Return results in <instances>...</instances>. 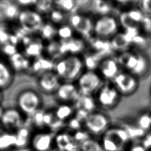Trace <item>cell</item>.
Instances as JSON below:
<instances>
[{
  "label": "cell",
  "instance_id": "obj_1",
  "mask_svg": "<svg viewBox=\"0 0 151 151\" xmlns=\"http://www.w3.org/2000/svg\"><path fill=\"white\" fill-rule=\"evenodd\" d=\"M16 107L25 116H32L37 111L42 109L43 99L41 93L31 87L20 88L15 96Z\"/></svg>",
  "mask_w": 151,
  "mask_h": 151
},
{
  "label": "cell",
  "instance_id": "obj_2",
  "mask_svg": "<svg viewBox=\"0 0 151 151\" xmlns=\"http://www.w3.org/2000/svg\"><path fill=\"white\" fill-rule=\"evenodd\" d=\"M83 65L84 63L78 56L67 54L55 61L53 71L60 80L71 82L81 74Z\"/></svg>",
  "mask_w": 151,
  "mask_h": 151
},
{
  "label": "cell",
  "instance_id": "obj_3",
  "mask_svg": "<svg viewBox=\"0 0 151 151\" xmlns=\"http://www.w3.org/2000/svg\"><path fill=\"white\" fill-rule=\"evenodd\" d=\"M130 139L123 127H110L101 136L100 143L104 151H127Z\"/></svg>",
  "mask_w": 151,
  "mask_h": 151
},
{
  "label": "cell",
  "instance_id": "obj_4",
  "mask_svg": "<svg viewBox=\"0 0 151 151\" xmlns=\"http://www.w3.org/2000/svg\"><path fill=\"white\" fill-rule=\"evenodd\" d=\"M117 61L120 65L136 77L144 74L148 67L146 58L138 52L129 50L122 52L118 55Z\"/></svg>",
  "mask_w": 151,
  "mask_h": 151
},
{
  "label": "cell",
  "instance_id": "obj_5",
  "mask_svg": "<svg viewBox=\"0 0 151 151\" xmlns=\"http://www.w3.org/2000/svg\"><path fill=\"white\" fill-rule=\"evenodd\" d=\"M18 26L28 34L34 35L38 32L46 21L45 17L34 8L21 9L17 19Z\"/></svg>",
  "mask_w": 151,
  "mask_h": 151
},
{
  "label": "cell",
  "instance_id": "obj_6",
  "mask_svg": "<svg viewBox=\"0 0 151 151\" xmlns=\"http://www.w3.org/2000/svg\"><path fill=\"white\" fill-rule=\"evenodd\" d=\"M118 22L109 15L100 16L94 22L93 32L97 37L106 39L112 38L117 33Z\"/></svg>",
  "mask_w": 151,
  "mask_h": 151
},
{
  "label": "cell",
  "instance_id": "obj_7",
  "mask_svg": "<svg viewBox=\"0 0 151 151\" xmlns=\"http://www.w3.org/2000/svg\"><path fill=\"white\" fill-rule=\"evenodd\" d=\"M100 76L94 71L87 70L82 73L77 78V87L80 94L91 95L101 87Z\"/></svg>",
  "mask_w": 151,
  "mask_h": 151
},
{
  "label": "cell",
  "instance_id": "obj_8",
  "mask_svg": "<svg viewBox=\"0 0 151 151\" xmlns=\"http://www.w3.org/2000/svg\"><path fill=\"white\" fill-rule=\"evenodd\" d=\"M112 83L120 94L129 95L138 87L137 77L128 72H120L112 80Z\"/></svg>",
  "mask_w": 151,
  "mask_h": 151
},
{
  "label": "cell",
  "instance_id": "obj_9",
  "mask_svg": "<svg viewBox=\"0 0 151 151\" xmlns=\"http://www.w3.org/2000/svg\"><path fill=\"white\" fill-rule=\"evenodd\" d=\"M25 116L16 107H9L5 109L0 124L5 129L15 132L23 126Z\"/></svg>",
  "mask_w": 151,
  "mask_h": 151
},
{
  "label": "cell",
  "instance_id": "obj_10",
  "mask_svg": "<svg viewBox=\"0 0 151 151\" xmlns=\"http://www.w3.org/2000/svg\"><path fill=\"white\" fill-rule=\"evenodd\" d=\"M60 79L54 71L43 73L37 76L38 90L45 94H54L61 84Z\"/></svg>",
  "mask_w": 151,
  "mask_h": 151
},
{
  "label": "cell",
  "instance_id": "obj_11",
  "mask_svg": "<svg viewBox=\"0 0 151 151\" xmlns=\"http://www.w3.org/2000/svg\"><path fill=\"white\" fill-rule=\"evenodd\" d=\"M109 119L101 113L92 112L89 114L84 124L88 133L103 134L109 129Z\"/></svg>",
  "mask_w": 151,
  "mask_h": 151
},
{
  "label": "cell",
  "instance_id": "obj_12",
  "mask_svg": "<svg viewBox=\"0 0 151 151\" xmlns=\"http://www.w3.org/2000/svg\"><path fill=\"white\" fill-rule=\"evenodd\" d=\"M68 21L74 31L86 38H90L93 32L94 25L90 18L85 15L73 13L69 17Z\"/></svg>",
  "mask_w": 151,
  "mask_h": 151
},
{
  "label": "cell",
  "instance_id": "obj_13",
  "mask_svg": "<svg viewBox=\"0 0 151 151\" xmlns=\"http://www.w3.org/2000/svg\"><path fill=\"white\" fill-rule=\"evenodd\" d=\"M120 93L112 84L101 86L97 91V101L102 107L110 108L117 102Z\"/></svg>",
  "mask_w": 151,
  "mask_h": 151
},
{
  "label": "cell",
  "instance_id": "obj_14",
  "mask_svg": "<svg viewBox=\"0 0 151 151\" xmlns=\"http://www.w3.org/2000/svg\"><path fill=\"white\" fill-rule=\"evenodd\" d=\"M54 137L47 132H38L31 136L30 145L32 151H51Z\"/></svg>",
  "mask_w": 151,
  "mask_h": 151
},
{
  "label": "cell",
  "instance_id": "obj_15",
  "mask_svg": "<svg viewBox=\"0 0 151 151\" xmlns=\"http://www.w3.org/2000/svg\"><path fill=\"white\" fill-rule=\"evenodd\" d=\"M56 99L64 103L67 102H74L80 95V92L77 86L71 82L61 83L55 93Z\"/></svg>",
  "mask_w": 151,
  "mask_h": 151
},
{
  "label": "cell",
  "instance_id": "obj_16",
  "mask_svg": "<svg viewBox=\"0 0 151 151\" xmlns=\"http://www.w3.org/2000/svg\"><path fill=\"white\" fill-rule=\"evenodd\" d=\"M54 142L57 149L60 151H79V144L73 135L68 132L58 133L54 137Z\"/></svg>",
  "mask_w": 151,
  "mask_h": 151
},
{
  "label": "cell",
  "instance_id": "obj_17",
  "mask_svg": "<svg viewBox=\"0 0 151 151\" xmlns=\"http://www.w3.org/2000/svg\"><path fill=\"white\" fill-rule=\"evenodd\" d=\"M119 64L117 60L111 57H105L100 62L99 65L98 70L101 76L107 80H111L120 73Z\"/></svg>",
  "mask_w": 151,
  "mask_h": 151
},
{
  "label": "cell",
  "instance_id": "obj_18",
  "mask_svg": "<svg viewBox=\"0 0 151 151\" xmlns=\"http://www.w3.org/2000/svg\"><path fill=\"white\" fill-rule=\"evenodd\" d=\"M15 73L8 60L0 58V90L3 91L11 86Z\"/></svg>",
  "mask_w": 151,
  "mask_h": 151
},
{
  "label": "cell",
  "instance_id": "obj_19",
  "mask_svg": "<svg viewBox=\"0 0 151 151\" xmlns=\"http://www.w3.org/2000/svg\"><path fill=\"white\" fill-rule=\"evenodd\" d=\"M55 61L51 58L42 55L37 58L33 59L31 61L29 73L32 74L38 75L50 71H53Z\"/></svg>",
  "mask_w": 151,
  "mask_h": 151
},
{
  "label": "cell",
  "instance_id": "obj_20",
  "mask_svg": "<svg viewBox=\"0 0 151 151\" xmlns=\"http://www.w3.org/2000/svg\"><path fill=\"white\" fill-rule=\"evenodd\" d=\"M8 61L15 73L29 71L31 61L22 52L18 51L16 54L8 58Z\"/></svg>",
  "mask_w": 151,
  "mask_h": 151
},
{
  "label": "cell",
  "instance_id": "obj_21",
  "mask_svg": "<svg viewBox=\"0 0 151 151\" xmlns=\"http://www.w3.org/2000/svg\"><path fill=\"white\" fill-rule=\"evenodd\" d=\"M38 37L34 38L33 40L26 47H24L23 54L28 58H37L43 55L45 44Z\"/></svg>",
  "mask_w": 151,
  "mask_h": 151
},
{
  "label": "cell",
  "instance_id": "obj_22",
  "mask_svg": "<svg viewBox=\"0 0 151 151\" xmlns=\"http://www.w3.org/2000/svg\"><path fill=\"white\" fill-rule=\"evenodd\" d=\"M21 9L15 1H0V11L5 20H17Z\"/></svg>",
  "mask_w": 151,
  "mask_h": 151
},
{
  "label": "cell",
  "instance_id": "obj_23",
  "mask_svg": "<svg viewBox=\"0 0 151 151\" xmlns=\"http://www.w3.org/2000/svg\"><path fill=\"white\" fill-rule=\"evenodd\" d=\"M45 56L54 60V61L64 56L61 47V42L59 40L54 39L51 41L46 42L44 47Z\"/></svg>",
  "mask_w": 151,
  "mask_h": 151
},
{
  "label": "cell",
  "instance_id": "obj_24",
  "mask_svg": "<svg viewBox=\"0 0 151 151\" xmlns=\"http://www.w3.org/2000/svg\"><path fill=\"white\" fill-rule=\"evenodd\" d=\"M110 42L112 50L122 52L127 50V48L132 44V40L125 32H117L111 38Z\"/></svg>",
  "mask_w": 151,
  "mask_h": 151
},
{
  "label": "cell",
  "instance_id": "obj_25",
  "mask_svg": "<svg viewBox=\"0 0 151 151\" xmlns=\"http://www.w3.org/2000/svg\"><path fill=\"white\" fill-rule=\"evenodd\" d=\"M15 132L5 129L0 124V151H7L15 147Z\"/></svg>",
  "mask_w": 151,
  "mask_h": 151
},
{
  "label": "cell",
  "instance_id": "obj_26",
  "mask_svg": "<svg viewBox=\"0 0 151 151\" xmlns=\"http://www.w3.org/2000/svg\"><path fill=\"white\" fill-rule=\"evenodd\" d=\"M90 44L92 48L94 50V52L101 55L104 58L112 50L110 40L95 37L90 39Z\"/></svg>",
  "mask_w": 151,
  "mask_h": 151
},
{
  "label": "cell",
  "instance_id": "obj_27",
  "mask_svg": "<svg viewBox=\"0 0 151 151\" xmlns=\"http://www.w3.org/2000/svg\"><path fill=\"white\" fill-rule=\"evenodd\" d=\"M57 31V27L46 20L41 28L38 35L44 42H46L55 39Z\"/></svg>",
  "mask_w": 151,
  "mask_h": 151
},
{
  "label": "cell",
  "instance_id": "obj_28",
  "mask_svg": "<svg viewBox=\"0 0 151 151\" xmlns=\"http://www.w3.org/2000/svg\"><path fill=\"white\" fill-rule=\"evenodd\" d=\"M77 109H81L89 113L93 112L96 107V102L91 95H84L80 94L77 99L74 101Z\"/></svg>",
  "mask_w": 151,
  "mask_h": 151
},
{
  "label": "cell",
  "instance_id": "obj_29",
  "mask_svg": "<svg viewBox=\"0 0 151 151\" xmlns=\"http://www.w3.org/2000/svg\"><path fill=\"white\" fill-rule=\"evenodd\" d=\"M67 54L77 55L85 48L84 41L78 38L73 37L67 41H63Z\"/></svg>",
  "mask_w": 151,
  "mask_h": 151
},
{
  "label": "cell",
  "instance_id": "obj_30",
  "mask_svg": "<svg viewBox=\"0 0 151 151\" xmlns=\"http://www.w3.org/2000/svg\"><path fill=\"white\" fill-rule=\"evenodd\" d=\"M15 134L16 137L15 147L17 149L27 147V145L30 143L32 136L28 127L22 126L15 132Z\"/></svg>",
  "mask_w": 151,
  "mask_h": 151
},
{
  "label": "cell",
  "instance_id": "obj_31",
  "mask_svg": "<svg viewBox=\"0 0 151 151\" xmlns=\"http://www.w3.org/2000/svg\"><path fill=\"white\" fill-rule=\"evenodd\" d=\"M54 112L55 117L65 122L67 120H69L71 118L73 114L74 110L71 106L68 103H61L54 110Z\"/></svg>",
  "mask_w": 151,
  "mask_h": 151
},
{
  "label": "cell",
  "instance_id": "obj_32",
  "mask_svg": "<svg viewBox=\"0 0 151 151\" xmlns=\"http://www.w3.org/2000/svg\"><path fill=\"white\" fill-rule=\"evenodd\" d=\"M104 58L101 55L94 52L87 54L84 60V64L86 65L88 70L94 71L95 68H97L101 61Z\"/></svg>",
  "mask_w": 151,
  "mask_h": 151
},
{
  "label": "cell",
  "instance_id": "obj_33",
  "mask_svg": "<svg viewBox=\"0 0 151 151\" xmlns=\"http://www.w3.org/2000/svg\"><path fill=\"white\" fill-rule=\"evenodd\" d=\"M79 151H104L100 141L89 137L79 145Z\"/></svg>",
  "mask_w": 151,
  "mask_h": 151
},
{
  "label": "cell",
  "instance_id": "obj_34",
  "mask_svg": "<svg viewBox=\"0 0 151 151\" xmlns=\"http://www.w3.org/2000/svg\"><path fill=\"white\" fill-rule=\"evenodd\" d=\"M65 13L54 7L46 16V17L47 18V21L57 27V25L60 26L63 24V23L65 19Z\"/></svg>",
  "mask_w": 151,
  "mask_h": 151
},
{
  "label": "cell",
  "instance_id": "obj_35",
  "mask_svg": "<svg viewBox=\"0 0 151 151\" xmlns=\"http://www.w3.org/2000/svg\"><path fill=\"white\" fill-rule=\"evenodd\" d=\"M74 29L69 24H63L57 27V37L61 41H67L73 37Z\"/></svg>",
  "mask_w": 151,
  "mask_h": 151
},
{
  "label": "cell",
  "instance_id": "obj_36",
  "mask_svg": "<svg viewBox=\"0 0 151 151\" xmlns=\"http://www.w3.org/2000/svg\"><path fill=\"white\" fill-rule=\"evenodd\" d=\"M54 8V1L48 0L37 1L34 9L44 17H46Z\"/></svg>",
  "mask_w": 151,
  "mask_h": 151
},
{
  "label": "cell",
  "instance_id": "obj_37",
  "mask_svg": "<svg viewBox=\"0 0 151 151\" xmlns=\"http://www.w3.org/2000/svg\"><path fill=\"white\" fill-rule=\"evenodd\" d=\"M92 10L101 16L108 15L111 10V5L107 2L102 1H94L91 4Z\"/></svg>",
  "mask_w": 151,
  "mask_h": 151
},
{
  "label": "cell",
  "instance_id": "obj_38",
  "mask_svg": "<svg viewBox=\"0 0 151 151\" xmlns=\"http://www.w3.org/2000/svg\"><path fill=\"white\" fill-rule=\"evenodd\" d=\"M54 7L64 13L72 12L77 6V2L72 0L54 1Z\"/></svg>",
  "mask_w": 151,
  "mask_h": 151
},
{
  "label": "cell",
  "instance_id": "obj_39",
  "mask_svg": "<svg viewBox=\"0 0 151 151\" xmlns=\"http://www.w3.org/2000/svg\"><path fill=\"white\" fill-rule=\"evenodd\" d=\"M123 127L126 130L130 140L132 139L143 136L144 132H145L143 130L141 129L140 127H139L137 125L133 126L130 124H126L123 126Z\"/></svg>",
  "mask_w": 151,
  "mask_h": 151
},
{
  "label": "cell",
  "instance_id": "obj_40",
  "mask_svg": "<svg viewBox=\"0 0 151 151\" xmlns=\"http://www.w3.org/2000/svg\"><path fill=\"white\" fill-rule=\"evenodd\" d=\"M126 11L128 16L134 22L139 25H140L145 17V14L140 9L132 8Z\"/></svg>",
  "mask_w": 151,
  "mask_h": 151
},
{
  "label": "cell",
  "instance_id": "obj_41",
  "mask_svg": "<svg viewBox=\"0 0 151 151\" xmlns=\"http://www.w3.org/2000/svg\"><path fill=\"white\" fill-rule=\"evenodd\" d=\"M119 22L125 29L133 27H140V25L136 24L130 19L126 11L122 12L120 14Z\"/></svg>",
  "mask_w": 151,
  "mask_h": 151
},
{
  "label": "cell",
  "instance_id": "obj_42",
  "mask_svg": "<svg viewBox=\"0 0 151 151\" xmlns=\"http://www.w3.org/2000/svg\"><path fill=\"white\" fill-rule=\"evenodd\" d=\"M137 126L144 131L149 129L151 127L150 114H143L140 115L137 119Z\"/></svg>",
  "mask_w": 151,
  "mask_h": 151
},
{
  "label": "cell",
  "instance_id": "obj_43",
  "mask_svg": "<svg viewBox=\"0 0 151 151\" xmlns=\"http://www.w3.org/2000/svg\"><path fill=\"white\" fill-rule=\"evenodd\" d=\"M44 112L43 109H41L35 112L32 116V124L37 128H42L45 127L44 122Z\"/></svg>",
  "mask_w": 151,
  "mask_h": 151
},
{
  "label": "cell",
  "instance_id": "obj_44",
  "mask_svg": "<svg viewBox=\"0 0 151 151\" xmlns=\"http://www.w3.org/2000/svg\"><path fill=\"white\" fill-rule=\"evenodd\" d=\"M17 46L11 44L7 43L0 47V52L2 53L6 57L9 58L18 52Z\"/></svg>",
  "mask_w": 151,
  "mask_h": 151
},
{
  "label": "cell",
  "instance_id": "obj_45",
  "mask_svg": "<svg viewBox=\"0 0 151 151\" xmlns=\"http://www.w3.org/2000/svg\"><path fill=\"white\" fill-rule=\"evenodd\" d=\"M57 118L55 117L54 110H47L44 112V122L45 127H50V126L53 123V122Z\"/></svg>",
  "mask_w": 151,
  "mask_h": 151
},
{
  "label": "cell",
  "instance_id": "obj_46",
  "mask_svg": "<svg viewBox=\"0 0 151 151\" xmlns=\"http://www.w3.org/2000/svg\"><path fill=\"white\" fill-rule=\"evenodd\" d=\"M73 137L76 141L80 145L81 142L86 140L90 137H88V132L87 131H83L81 129L75 132Z\"/></svg>",
  "mask_w": 151,
  "mask_h": 151
},
{
  "label": "cell",
  "instance_id": "obj_47",
  "mask_svg": "<svg viewBox=\"0 0 151 151\" xmlns=\"http://www.w3.org/2000/svg\"><path fill=\"white\" fill-rule=\"evenodd\" d=\"M15 2L17 3V4L19 6L21 9H24V8H34L35 4L37 2V1L18 0V1H15Z\"/></svg>",
  "mask_w": 151,
  "mask_h": 151
},
{
  "label": "cell",
  "instance_id": "obj_48",
  "mask_svg": "<svg viewBox=\"0 0 151 151\" xmlns=\"http://www.w3.org/2000/svg\"><path fill=\"white\" fill-rule=\"evenodd\" d=\"M139 6L141 11L151 17V0H143L139 2Z\"/></svg>",
  "mask_w": 151,
  "mask_h": 151
},
{
  "label": "cell",
  "instance_id": "obj_49",
  "mask_svg": "<svg viewBox=\"0 0 151 151\" xmlns=\"http://www.w3.org/2000/svg\"><path fill=\"white\" fill-rule=\"evenodd\" d=\"M82 123H83L81 122H80L77 118L74 117H71L68 120L67 125H68V127L71 130L77 131L81 129Z\"/></svg>",
  "mask_w": 151,
  "mask_h": 151
},
{
  "label": "cell",
  "instance_id": "obj_50",
  "mask_svg": "<svg viewBox=\"0 0 151 151\" xmlns=\"http://www.w3.org/2000/svg\"><path fill=\"white\" fill-rule=\"evenodd\" d=\"M140 27L142 28L143 30L146 32H151V17L145 15Z\"/></svg>",
  "mask_w": 151,
  "mask_h": 151
},
{
  "label": "cell",
  "instance_id": "obj_51",
  "mask_svg": "<svg viewBox=\"0 0 151 151\" xmlns=\"http://www.w3.org/2000/svg\"><path fill=\"white\" fill-rule=\"evenodd\" d=\"M127 151H148L142 143H134L132 145H129Z\"/></svg>",
  "mask_w": 151,
  "mask_h": 151
},
{
  "label": "cell",
  "instance_id": "obj_52",
  "mask_svg": "<svg viewBox=\"0 0 151 151\" xmlns=\"http://www.w3.org/2000/svg\"><path fill=\"white\" fill-rule=\"evenodd\" d=\"M132 43L139 45H143L146 43V39L143 35H141L140 33L132 40Z\"/></svg>",
  "mask_w": 151,
  "mask_h": 151
},
{
  "label": "cell",
  "instance_id": "obj_53",
  "mask_svg": "<svg viewBox=\"0 0 151 151\" xmlns=\"http://www.w3.org/2000/svg\"><path fill=\"white\" fill-rule=\"evenodd\" d=\"M142 144L147 150L151 149V134H149L146 136L144 137Z\"/></svg>",
  "mask_w": 151,
  "mask_h": 151
},
{
  "label": "cell",
  "instance_id": "obj_54",
  "mask_svg": "<svg viewBox=\"0 0 151 151\" xmlns=\"http://www.w3.org/2000/svg\"><path fill=\"white\" fill-rule=\"evenodd\" d=\"M6 31H8V29H7V27H6L5 24L0 23V34Z\"/></svg>",
  "mask_w": 151,
  "mask_h": 151
},
{
  "label": "cell",
  "instance_id": "obj_55",
  "mask_svg": "<svg viewBox=\"0 0 151 151\" xmlns=\"http://www.w3.org/2000/svg\"><path fill=\"white\" fill-rule=\"evenodd\" d=\"M16 151H32V150L31 149L28 148L27 147H21V148L17 149Z\"/></svg>",
  "mask_w": 151,
  "mask_h": 151
},
{
  "label": "cell",
  "instance_id": "obj_56",
  "mask_svg": "<svg viewBox=\"0 0 151 151\" xmlns=\"http://www.w3.org/2000/svg\"><path fill=\"white\" fill-rule=\"evenodd\" d=\"M4 110H5V109H4V108L2 107V106L1 104V105H0V120H1V118H2V115H3Z\"/></svg>",
  "mask_w": 151,
  "mask_h": 151
},
{
  "label": "cell",
  "instance_id": "obj_57",
  "mask_svg": "<svg viewBox=\"0 0 151 151\" xmlns=\"http://www.w3.org/2000/svg\"><path fill=\"white\" fill-rule=\"evenodd\" d=\"M3 98H4V95H3V91L0 90V105L1 104V103L3 100Z\"/></svg>",
  "mask_w": 151,
  "mask_h": 151
},
{
  "label": "cell",
  "instance_id": "obj_58",
  "mask_svg": "<svg viewBox=\"0 0 151 151\" xmlns=\"http://www.w3.org/2000/svg\"><path fill=\"white\" fill-rule=\"evenodd\" d=\"M51 151H60V150H59L58 149H57L56 148V149H52Z\"/></svg>",
  "mask_w": 151,
  "mask_h": 151
},
{
  "label": "cell",
  "instance_id": "obj_59",
  "mask_svg": "<svg viewBox=\"0 0 151 151\" xmlns=\"http://www.w3.org/2000/svg\"><path fill=\"white\" fill-rule=\"evenodd\" d=\"M150 120H151V114H150Z\"/></svg>",
  "mask_w": 151,
  "mask_h": 151
},
{
  "label": "cell",
  "instance_id": "obj_60",
  "mask_svg": "<svg viewBox=\"0 0 151 151\" xmlns=\"http://www.w3.org/2000/svg\"><path fill=\"white\" fill-rule=\"evenodd\" d=\"M7 151H9V150H7Z\"/></svg>",
  "mask_w": 151,
  "mask_h": 151
}]
</instances>
